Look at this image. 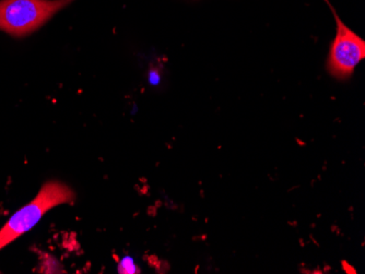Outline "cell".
Masks as SVG:
<instances>
[{
    "mask_svg": "<svg viewBox=\"0 0 365 274\" xmlns=\"http://www.w3.org/2000/svg\"><path fill=\"white\" fill-rule=\"evenodd\" d=\"M73 0H0V31L16 38L29 36Z\"/></svg>",
    "mask_w": 365,
    "mask_h": 274,
    "instance_id": "cell-1",
    "label": "cell"
},
{
    "mask_svg": "<svg viewBox=\"0 0 365 274\" xmlns=\"http://www.w3.org/2000/svg\"><path fill=\"white\" fill-rule=\"evenodd\" d=\"M75 192L59 181H48L43 186L36 199L16 212L0 230V251L19 238L38 224L51 209L63 204H73Z\"/></svg>",
    "mask_w": 365,
    "mask_h": 274,
    "instance_id": "cell-2",
    "label": "cell"
},
{
    "mask_svg": "<svg viewBox=\"0 0 365 274\" xmlns=\"http://www.w3.org/2000/svg\"><path fill=\"white\" fill-rule=\"evenodd\" d=\"M337 23V34L331 43L328 55V73L339 80L351 77L354 69L365 57V41L348 28L334 11Z\"/></svg>",
    "mask_w": 365,
    "mask_h": 274,
    "instance_id": "cell-3",
    "label": "cell"
}]
</instances>
